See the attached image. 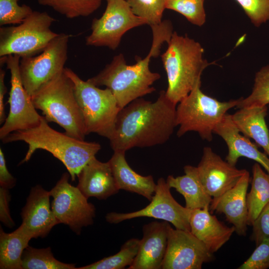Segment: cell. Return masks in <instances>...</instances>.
I'll return each mask as SVG.
<instances>
[{"label": "cell", "mask_w": 269, "mask_h": 269, "mask_svg": "<svg viewBox=\"0 0 269 269\" xmlns=\"http://www.w3.org/2000/svg\"><path fill=\"white\" fill-rule=\"evenodd\" d=\"M20 58L17 55H9L0 58V64L5 63L10 73V90L7 101L9 110L0 129L1 140L13 132L37 126L42 118L36 111L31 97L22 84L19 71Z\"/></svg>", "instance_id": "obj_11"}, {"label": "cell", "mask_w": 269, "mask_h": 269, "mask_svg": "<svg viewBox=\"0 0 269 269\" xmlns=\"http://www.w3.org/2000/svg\"><path fill=\"white\" fill-rule=\"evenodd\" d=\"M49 191L37 185L31 188L21 212L23 230L31 238H44L59 224L50 204Z\"/></svg>", "instance_id": "obj_16"}, {"label": "cell", "mask_w": 269, "mask_h": 269, "mask_svg": "<svg viewBox=\"0 0 269 269\" xmlns=\"http://www.w3.org/2000/svg\"><path fill=\"white\" fill-rule=\"evenodd\" d=\"M169 223L153 221L142 227L139 249L128 269H160L166 254Z\"/></svg>", "instance_id": "obj_18"}, {"label": "cell", "mask_w": 269, "mask_h": 269, "mask_svg": "<svg viewBox=\"0 0 269 269\" xmlns=\"http://www.w3.org/2000/svg\"><path fill=\"white\" fill-rule=\"evenodd\" d=\"M31 97L34 107L48 123H56L69 135L85 139L87 134L73 83L64 70Z\"/></svg>", "instance_id": "obj_5"}, {"label": "cell", "mask_w": 269, "mask_h": 269, "mask_svg": "<svg viewBox=\"0 0 269 269\" xmlns=\"http://www.w3.org/2000/svg\"><path fill=\"white\" fill-rule=\"evenodd\" d=\"M106 0V9L100 18L93 19L91 33L86 37L85 43L87 46L107 47L115 50L125 33L148 22L135 15L126 0Z\"/></svg>", "instance_id": "obj_10"}, {"label": "cell", "mask_w": 269, "mask_h": 269, "mask_svg": "<svg viewBox=\"0 0 269 269\" xmlns=\"http://www.w3.org/2000/svg\"><path fill=\"white\" fill-rule=\"evenodd\" d=\"M197 169L205 189L213 198L234 187L247 170L232 165L208 146L204 147Z\"/></svg>", "instance_id": "obj_15"}, {"label": "cell", "mask_w": 269, "mask_h": 269, "mask_svg": "<svg viewBox=\"0 0 269 269\" xmlns=\"http://www.w3.org/2000/svg\"><path fill=\"white\" fill-rule=\"evenodd\" d=\"M77 187L87 198L106 200L120 190L109 161L103 162L93 157L77 176Z\"/></svg>", "instance_id": "obj_20"}, {"label": "cell", "mask_w": 269, "mask_h": 269, "mask_svg": "<svg viewBox=\"0 0 269 269\" xmlns=\"http://www.w3.org/2000/svg\"><path fill=\"white\" fill-rule=\"evenodd\" d=\"M70 176L67 173H63L49 191L53 198L51 208L59 224L68 226L80 235L83 227L93 223L96 209L77 187L69 182Z\"/></svg>", "instance_id": "obj_12"}, {"label": "cell", "mask_w": 269, "mask_h": 269, "mask_svg": "<svg viewBox=\"0 0 269 269\" xmlns=\"http://www.w3.org/2000/svg\"><path fill=\"white\" fill-rule=\"evenodd\" d=\"M165 8L183 15L194 25L201 26L206 21L204 0H166Z\"/></svg>", "instance_id": "obj_31"}, {"label": "cell", "mask_w": 269, "mask_h": 269, "mask_svg": "<svg viewBox=\"0 0 269 269\" xmlns=\"http://www.w3.org/2000/svg\"><path fill=\"white\" fill-rule=\"evenodd\" d=\"M10 195L8 189L0 187V220L5 226L12 228L15 226L9 209Z\"/></svg>", "instance_id": "obj_37"}, {"label": "cell", "mask_w": 269, "mask_h": 269, "mask_svg": "<svg viewBox=\"0 0 269 269\" xmlns=\"http://www.w3.org/2000/svg\"><path fill=\"white\" fill-rule=\"evenodd\" d=\"M4 143L23 141L28 148L20 164L28 161L37 149L51 153L66 167L72 181L101 148L100 143L73 137L53 129L42 116L36 127L13 132L1 140Z\"/></svg>", "instance_id": "obj_3"}, {"label": "cell", "mask_w": 269, "mask_h": 269, "mask_svg": "<svg viewBox=\"0 0 269 269\" xmlns=\"http://www.w3.org/2000/svg\"><path fill=\"white\" fill-rule=\"evenodd\" d=\"M125 152L115 151L108 161L119 190L137 193L150 201L156 183L151 175L142 176L135 172L127 161Z\"/></svg>", "instance_id": "obj_22"}, {"label": "cell", "mask_w": 269, "mask_h": 269, "mask_svg": "<svg viewBox=\"0 0 269 269\" xmlns=\"http://www.w3.org/2000/svg\"><path fill=\"white\" fill-rule=\"evenodd\" d=\"M198 85L178 104L176 123L178 137L188 132L197 133L202 139L210 141L213 130L230 109L236 107L240 98L221 102L204 94Z\"/></svg>", "instance_id": "obj_7"}, {"label": "cell", "mask_w": 269, "mask_h": 269, "mask_svg": "<svg viewBox=\"0 0 269 269\" xmlns=\"http://www.w3.org/2000/svg\"><path fill=\"white\" fill-rule=\"evenodd\" d=\"M257 27L269 20V0H235Z\"/></svg>", "instance_id": "obj_34"}, {"label": "cell", "mask_w": 269, "mask_h": 269, "mask_svg": "<svg viewBox=\"0 0 269 269\" xmlns=\"http://www.w3.org/2000/svg\"><path fill=\"white\" fill-rule=\"evenodd\" d=\"M176 105L160 91L154 102L136 99L122 109L109 139L114 151L151 147L165 143L176 123Z\"/></svg>", "instance_id": "obj_1"}, {"label": "cell", "mask_w": 269, "mask_h": 269, "mask_svg": "<svg viewBox=\"0 0 269 269\" xmlns=\"http://www.w3.org/2000/svg\"><path fill=\"white\" fill-rule=\"evenodd\" d=\"M31 239L21 226L10 233L0 227V269H22V254Z\"/></svg>", "instance_id": "obj_25"}, {"label": "cell", "mask_w": 269, "mask_h": 269, "mask_svg": "<svg viewBox=\"0 0 269 269\" xmlns=\"http://www.w3.org/2000/svg\"><path fill=\"white\" fill-rule=\"evenodd\" d=\"M134 13L146 19L150 26L162 22L166 0H126Z\"/></svg>", "instance_id": "obj_32"}, {"label": "cell", "mask_w": 269, "mask_h": 269, "mask_svg": "<svg viewBox=\"0 0 269 269\" xmlns=\"http://www.w3.org/2000/svg\"><path fill=\"white\" fill-rule=\"evenodd\" d=\"M252 226L251 239L256 246L263 241L269 240V202L262 209Z\"/></svg>", "instance_id": "obj_36"}, {"label": "cell", "mask_w": 269, "mask_h": 269, "mask_svg": "<svg viewBox=\"0 0 269 269\" xmlns=\"http://www.w3.org/2000/svg\"><path fill=\"white\" fill-rule=\"evenodd\" d=\"M170 188L166 180L161 177L157 181L154 194L147 206L129 213H109L106 215V220L110 224H118L135 218L151 217L167 221L176 229L190 231L191 210L183 207L174 199Z\"/></svg>", "instance_id": "obj_13"}, {"label": "cell", "mask_w": 269, "mask_h": 269, "mask_svg": "<svg viewBox=\"0 0 269 269\" xmlns=\"http://www.w3.org/2000/svg\"><path fill=\"white\" fill-rule=\"evenodd\" d=\"M189 224L190 232L213 254L226 243L235 232L233 226H226L212 215L209 207L191 210Z\"/></svg>", "instance_id": "obj_21"}, {"label": "cell", "mask_w": 269, "mask_h": 269, "mask_svg": "<svg viewBox=\"0 0 269 269\" xmlns=\"http://www.w3.org/2000/svg\"><path fill=\"white\" fill-rule=\"evenodd\" d=\"M55 19L47 12L33 10L16 26L0 28V57L17 55L21 58L41 53L59 33L51 29Z\"/></svg>", "instance_id": "obj_8"}, {"label": "cell", "mask_w": 269, "mask_h": 269, "mask_svg": "<svg viewBox=\"0 0 269 269\" xmlns=\"http://www.w3.org/2000/svg\"><path fill=\"white\" fill-rule=\"evenodd\" d=\"M5 72L0 69V124H3L7 117L5 116L3 102L4 96L7 91V88L4 84Z\"/></svg>", "instance_id": "obj_39"}, {"label": "cell", "mask_w": 269, "mask_h": 269, "mask_svg": "<svg viewBox=\"0 0 269 269\" xmlns=\"http://www.w3.org/2000/svg\"><path fill=\"white\" fill-rule=\"evenodd\" d=\"M22 269H76L75 264H67L54 258L50 247L37 249L28 246L22 256Z\"/></svg>", "instance_id": "obj_29"}, {"label": "cell", "mask_w": 269, "mask_h": 269, "mask_svg": "<svg viewBox=\"0 0 269 269\" xmlns=\"http://www.w3.org/2000/svg\"><path fill=\"white\" fill-rule=\"evenodd\" d=\"M184 171L185 174L182 176L168 175L166 181L169 186L183 195L187 208L192 210L209 207L213 197L205 189L197 167L186 165Z\"/></svg>", "instance_id": "obj_23"}, {"label": "cell", "mask_w": 269, "mask_h": 269, "mask_svg": "<svg viewBox=\"0 0 269 269\" xmlns=\"http://www.w3.org/2000/svg\"><path fill=\"white\" fill-rule=\"evenodd\" d=\"M19 0H0V26L20 24L33 12L30 6L19 5Z\"/></svg>", "instance_id": "obj_33"}, {"label": "cell", "mask_w": 269, "mask_h": 269, "mask_svg": "<svg viewBox=\"0 0 269 269\" xmlns=\"http://www.w3.org/2000/svg\"><path fill=\"white\" fill-rule=\"evenodd\" d=\"M251 188L247 194L248 226H252L264 207L269 202V173L258 162L252 167Z\"/></svg>", "instance_id": "obj_26"}, {"label": "cell", "mask_w": 269, "mask_h": 269, "mask_svg": "<svg viewBox=\"0 0 269 269\" xmlns=\"http://www.w3.org/2000/svg\"><path fill=\"white\" fill-rule=\"evenodd\" d=\"M268 105H269V65L263 67L256 73L251 93L245 98H240L236 107L240 109L262 107Z\"/></svg>", "instance_id": "obj_30"}, {"label": "cell", "mask_w": 269, "mask_h": 269, "mask_svg": "<svg viewBox=\"0 0 269 269\" xmlns=\"http://www.w3.org/2000/svg\"><path fill=\"white\" fill-rule=\"evenodd\" d=\"M267 111V106L242 108L231 116L240 132L253 139L269 157V130L265 121Z\"/></svg>", "instance_id": "obj_24"}, {"label": "cell", "mask_w": 269, "mask_h": 269, "mask_svg": "<svg viewBox=\"0 0 269 269\" xmlns=\"http://www.w3.org/2000/svg\"><path fill=\"white\" fill-rule=\"evenodd\" d=\"M64 71L73 83L87 135L96 133L110 139L121 110L112 91L83 80L70 68L65 67Z\"/></svg>", "instance_id": "obj_6"}, {"label": "cell", "mask_w": 269, "mask_h": 269, "mask_svg": "<svg viewBox=\"0 0 269 269\" xmlns=\"http://www.w3.org/2000/svg\"><path fill=\"white\" fill-rule=\"evenodd\" d=\"M140 240L132 238L121 247L117 254L77 269H123L130 266L137 254Z\"/></svg>", "instance_id": "obj_28"}, {"label": "cell", "mask_w": 269, "mask_h": 269, "mask_svg": "<svg viewBox=\"0 0 269 269\" xmlns=\"http://www.w3.org/2000/svg\"><path fill=\"white\" fill-rule=\"evenodd\" d=\"M167 44L166 50L161 55L168 81L165 94L177 105L201 84V75L210 63L203 58L201 45L187 35L174 31Z\"/></svg>", "instance_id": "obj_4"}, {"label": "cell", "mask_w": 269, "mask_h": 269, "mask_svg": "<svg viewBox=\"0 0 269 269\" xmlns=\"http://www.w3.org/2000/svg\"><path fill=\"white\" fill-rule=\"evenodd\" d=\"M152 42L150 49L144 58L136 56V63L128 65L124 55H116L112 61L96 76L87 81L97 87L105 86L115 97L119 107L123 109L134 100L155 91L152 86L160 75L150 71L149 62L152 57H157L164 42L169 41L173 26L169 20L150 26Z\"/></svg>", "instance_id": "obj_2"}, {"label": "cell", "mask_w": 269, "mask_h": 269, "mask_svg": "<svg viewBox=\"0 0 269 269\" xmlns=\"http://www.w3.org/2000/svg\"><path fill=\"white\" fill-rule=\"evenodd\" d=\"M70 37L69 34L59 33L37 55L20 58L21 80L30 96L63 71Z\"/></svg>", "instance_id": "obj_9"}, {"label": "cell", "mask_w": 269, "mask_h": 269, "mask_svg": "<svg viewBox=\"0 0 269 269\" xmlns=\"http://www.w3.org/2000/svg\"><path fill=\"white\" fill-rule=\"evenodd\" d=\"M269 268V240L263 241L250 257L238 269H267Z\"/></svg>", "instance_id": "obj_35"}, {"label": "cell", "mask_w": 269, "mask_h": 269, "mask_svg": "<svg viewBox=\"0 0 269 269\" xmlns=\"http://www.w3.org/2000/svg\"><path fill=\"white\" fill-rule=\"evenodd\" d=\"M250 181V173L246 170L234 187L222 195L213 197L209 206L212 211L223 213L239 236H246L247 231V194Z\"/></svg>", "instance_id": "obj_17"}, {"label": "cell", "mask_w": 269, "mask_h": 269, "mask_svg": "<svg viewBox=\"0 0 269 269\" xmlns=\"http://www.w3.org/2000/svg\"><path fill=\"white\" fill-rule=\"evenodd\" d=\"M16 183V179L9 172L4 157V153L0 148V187L10 189Z\"/></svg>", "instance_id": "obj_38"}, {"label": "cell", "mask_w": 269, "mask_h": 269, "mask_svg": "<svg viewBox=\"0 0 269 269\" xmlns=\"http://www.w3.org/2000/svg\"><path fill=\"white\" fill-rule=\"evenodd\" d=\"M103 0H37L42 6H49L67 18L85 17L101 6Z\"/></svg>", "instance_id": "obj_27"}, {"label": "cell", "mask_w": 269, "mask_h": 269, "mask_svg": "<svg viewBox=\"0 0 269 269\" xmlns=\"http://www.w3.org/2000/svg\"><path fill=\"white\" fill-rule=\"evenodd\" d=\"M213 253L190 231L168 227V243L162 269H201Z\"/></svg>", "instance_id": "obj_14"}, {"label": "cell", "mask_w": 269, "mask_h": 269, "mask_svg": "<svg viewBox=\"0 0 269 269\" xmlns=\"http://www.w3.org/2000/svg\"><path fill=\"white\" fill-rule=\"evenodd\" d=\"M226 142L228 152L225 158L229 163L236 166L241 157L256 161L269 173V157L258 149V145L249 138L242 135L234 123L231 115L227 113L217 124L213 130Z\"/></svg>", "instance_id": "obj_19"}]
</instances>
